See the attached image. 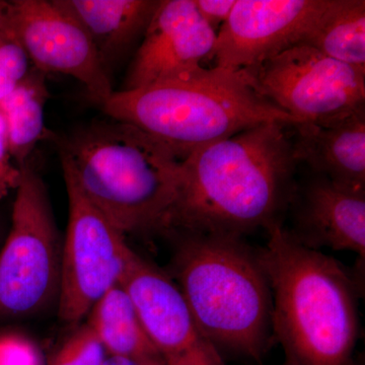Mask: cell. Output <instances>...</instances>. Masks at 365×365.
Masks as SVG:
<instances>
[{
    "mask_svg": "<svg viewBox=\"0 0 365 365\" xmlns=\"http://www.w3.org/2000/svg\"><path fill=\"white\" fill-rule=\"evenodd\" d=\"M284 126L260 124L190 153L160 230L242 237L281 223L297 190Z\"/></svg>",
    "mask_w": 365,
    "mask_h": 365,
    "instance_id": "6da1fadb",
    "label": "cell"
},
{
    "mask_svg": "<svg viewBox=\"0 0 365 365\" xmlns=\"http://www.w3.org/2000/svg\"><path fill=\"white\" fill-rule=\"evenodd\" d=\"M267 232L259 255L272 294L273 337L287 365H354L359 281L281 223Z\"/></svg>",
    "mask_w": 365,
    "mask_h": 365,
    "instance_id": "7a4b0ae2",
    "label": "cell"
},
{
    "mask_svg": "<svg viewBox=\"0 0 365 365\" xmlns=\"http://www.w3.org/2000/svg\"><path fill=\"white\" fill-rule=\"evenodd\" d=\"M178 235L170 276L204 338L261 361L272 331V294L259 252L242 237Z\"/></svg>",
    "mask_w": 365,
    "mask_h": 365,
    "instance_id": "3957f363",
    "label": "cell"
},
{
    "mask_svg": "<svg viewBox=\"0 0 365 365\" xmlns=\"http://www.w3.org/2000/svg\"><path fill=\"white\" fill-rule=\"evenodd\" d=\"M60 158L91 202L124 235L162 230L182 165L162 141L112 119L69 136L60 146Z\"/></svg>",
    "mask_w": 365,
    "mask_h": 365,
    "instance_id": "277c9868",
    "label": "cell"
},
{
    "mask_svg": "<svg viewBox=\"0 0 365 365\" xmlns=\"http://www.w3.org/2000/svg\"><path fill=\"white\" fill-rule=\"evenodd\" d=\"M102 109L113 120L162 141L182 160L202 146L260 124L299 123L259 95L242 71L216 67L196 78L114 91Z\"/></svg>",
    "mask_w": 365,
    "mask_h": 365,
    "instance_id": "5b68a950",
    "label": "cell"
},
{
    "mask_svg": "<svg viewBox=\"0 0 365 365\" xmlns=\"http://www.w3.org/2000/svg\"><path fill=\"white\" fill-rule=\"evenodd\" d=\"M21 172L0 252V319L34 316L58 299L62 245L49 197L29 163Z\"/></svg>",
    "mask_w": 365,
    "mask_h": 365,
    "instance_id": "8992f818",
    "label": "cell"
},
{
    "mask_svg": "<svg viewBox=\"0 0 365 365\" xmlns=\"http://www.w3.org/2000/svg\"><path fill=\"white\" fill-rule=\"evenodd\" d=\"M259 95L299 123H336L365 110V68L299 44L241 71Z\"/></svg>",
    "mask_w": 365,
    "mask_h": 365,
    "instance_id": "52a82bcc",
    "label": "cell"
},
{
    "mask_svg": "<svg viewBox=\"0 0 365 365\" xmlns=\"http://www.w3.org/2000/svg\"><path fill=\"white\" fill-rule=\"evenodd\" d=\"M68 197V222L61 248L58 314L78 324L113 287L119 285L133 250L125 235L91 202L68 165L61 162Z\"/></svg>",
    "mask_w": 365,
    "mask_h": 365,
    "instance_id": "ba28073f",
    "label": "cell"
},
{
    "mask_svg": "<svg viewBox=\"0 0 365 365\" xmlns=\"http://www.w3.org/2000/svg\"><path fill=\"white\" fill-rule=\"evenodd\" d=\"M9 21L33 67L78 79L91 102L103 106L109 100L111 76L90 35L61 0L9 1Z\"/></svg>",
    "mask_w": 365,
    "mask_h": 365,
    "instance_id": "9c48e42d",
    "label": "cell"
},
{
    "mask_svg": "<svg viewBox=\"0 0 365 365\" xmlns=\"http://www.w3.org/2000/svg\"><path fill=\"white\" fill-rule=\"evenodd\" d=\"M331 0H237L216 36V68L241 71L260 66L302 41Z\"/></svg>",
    "mask_w": 365,
    "mask_h": 365,
    "instance_id": "30bf717a",
    "label": "cell"
},
{
    "mask_svg": "<svg viewBox=\"0 0 365 365\" xmlns=\"http://www.w3.org/2000/svg\"><path fill=\"white\" fill-rule=\"evenodd\" d=\"M216 36V31L199 14L194 0L160 1L121 91L204 76L208 69L202 62L211 58Z\"/></svg>",
    "mask_w": 365,
    "mask_h": 365,
    "instance_id": "8fae6325",
    "label": "cell"
},
{
    "mask_svg": "<svg viewBox=\"0 0 365 365\" xmlns=\"http://www.w3.org/2000/svg\"><path fill=\"white\" fill-rule=\"evenodd\" d=\"M119 287L128 295L148 338L165 361L215 351L199 331L175 281L134 251Z\"/></svg>",
    "mask_w": 365,
    "mask_h": 365,
    "instance_id": "7c38bea8",
    "label": "cell"
},
{
    "mask_svg": "<svg viewBox=\"0 0 365 365\" xmlns=\"http://www.w3.org/2000/svg\"><path fill=\"white\" fill-rule=\"evenodd\" d=\"M300 244L365 257V189L345 186L317 175L302 190L292 230Z\"/></svg>",
    "mask_w": 365,
    "mask_h": 365,
    "instance_id": "4fadbf2b",
    "label": "cell"
},
{
    "mask_svg": "<svg viewBox=\"0 0 365 365\" xmlns=\"http://www.w3.org/2000/svg\"><path fill=\"white\" fill-rule=\"evenodd\" d=\"M292 126L297 162L334 182L365 189V110L336 123Z\"/></svg>",
    "mask_w": 365,
    "mask_h": 365,
    "instance_id": "5bb4252c",
    "label": "cell"
},
{
    "mask_svg": "<svg viewBox=\"0 0 365 365\" xmlns=\"http://www.w3.org/2000/svg\"><path fill=\"white\" fill-rule=\"evenodd\" d=\"M86 29L109 76L112 67L143 37L157 0H61Z\"/></svg>",
    "mask_w": 365,
    "mask_h": 365,
    "instance_id": "9a60e30c",
    "label": "cell"
},
{
    "mask_svg": "<svg viewBox=\"0 0 365 365\" xmlns=\"http://www.w3.org/2000/svg\"><path fill=\"white\" fill-rule=\"evenodd\" d=\"M88 323L108 355L139 365H167L153 344L130 299L119 285L107 292L88 313Z\"/></svg>",
    "mask_w": 365,
    "mask_h": 365,
    "instance_id": "2e32d148",
    "label": "cell"
},
{
    "mask_svg": "<svg viewBox=\"0 0 365 365\" xmlns=\"http://www.w3.org/2000/svg\"><path fill=\"white\" fill-rule=\"evenodd\" d=\"M44 72L32 67L25 79L0 102L11 158L19 168L28 163L37 144L48 135L45 106L50 97Z\"/></svg>",
    "mask_w": 365,
    "mask_h": 365,
    "instance_id": "e0dca14e",
    "label": "cell"
},
{
    "mask_svg": "<svg viewBox=\"0 0 365 365\" xmlns=\"http://www.w3.org/2000/svg\"><path fill=\"white\" fill-rule=\"evenodd\" d=\"M302 44L343 63L365 68L364 0H331Z\"/></svg>",
    "mask_w": 365,
    "mask_h": 365,
    "instance_id": "ac0fdd59",
    "label": "cell"
},
{
    "mask_svg": "<svg viewBox=\"0 0 365 365\" xmlns=\"http://www.w3.org/2000/svg\"><path fill=\"white\" fill-rule=\"evenodd\" d=\"M107 356L102 343L86 324L60 345L47 365H103Z\"/></svg>",
    "mask_w": 365,
    "mask_h": 365,
    "instance_id": "d6986e66",
    "label": "cell"
},
{
    "mask_svg": "<svg viewBox=\"0 0 365 365\" xmlns=\"http://www.w3.org/2000/svg\"><path fill=\"white\" fill-rule=\"evenodd\" d=\"M28 54L11 29L0 35V102L13 93L32 67Z\"/></svg>",
    "mask_w": 365,
    "mask_h": 365,
    "instance_id": "ffe728a7",
    "label": "cell"
},
{
    "mask_svg": "<svg viewBox=\"0 0 365 365\" xmlns=\"http://www.w3.org/2000/svg\"><path fill=\"white\" fill-rule=\"evenodd\" d=\"M0 365H45L38 346L19 333L0 335Z\"/></svg>",
    "mask_w": 365,
    "mask_h": 365,
    "instance_id": "44dd1931",
    "label": "cell"
},
{
    "mask_svg": "<svg viewBox=\"0 0 365 365\" xmlns=\"http://www.w3.org/2000/svg\"><path fill=\"white\" fill-rule=\"evenodd\" d=\"M21 176V169L11 158L6 121L0 112V200L6 196L9 191L18 188Z\"/></svg>",
    "mask_w": 365,
    "mask_h": 365,
    "instance_id": "7402d4cb",
    "label": "cell"
},
{
    "mask_svg": "<svg viewBox=\"0 0 365 365\" xmlns=\"http://www.w3.org/2000/svg\"><path fill=\"white\" fill-rule=\"evenodd\" d=\"M237 0H194L199 14L213 30L230 18Z\"/></svg>",
    "mask_w": 365,
    "mask_h": 365,
    "instance_id": "603a6c76",
    "label": "cell"
},
{
    "mask_svg": "<svg viewBox=\"0 0 365 365\" xmlns=\"http://www.w3.org/2000/svg\"><path fill=\"white\" fill-rule=\"evenodd\" d=\"M167 365H225L218 351L205 354L188 355L167 360Z\"/></svg>",
    "mask_w": 365,
    "mask_h": 365,
    "instance_id": "cb8c5ba5",
    "label": "cell"
},
{
    "mask_svg": "<svg viewBox=\"0 0 365 365\" xmlns=\"http://www.w3.org/2000/svg\"><path fill=\"white\" fill-rule=\"evenodd\" d=\"M9 29V2L0 1V35Z\"/></svg>",
    "mask_w": 365,
    "mask_h": 365,
    "instance_id": "d4e9b609",
    "label": "cell"
},
{
    "mask_svg": "<svg viewBox=\"0 0 365 365\" xmlns=\"http://www.w3.org/2000/svg\"><path fill=\"white\" fill-rule=\"evenodd\" d=\"M103 365H139L131 360L123 359V357L111 356L108 355Z\"/></svg>",
    "mask_w": 365,
    "mask_h": 365,
    "instance_id": "484cf974",
    "label": "cell"
}]
</instances>
